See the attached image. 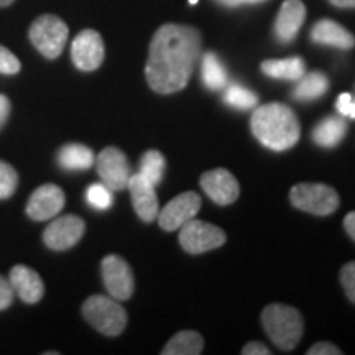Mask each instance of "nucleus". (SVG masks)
Listing matches in <instances>:
<instances>
[{"mask_svg": "<svg viewBox=\"0 0 355 355\" xmlns=\"http://www.w3.org/2000/svg\"><path fill=\"white\" fill-rule=\"evenodd\" d=\"M329 2L339 8H355V0H329Z\"/></svg>", "mask_w": 355, "mask_h": 355, "instance_id": "38", "label": "nucleus"}, {"mask_svg": "<svg viewBox=\"0 0 355 355\" xmlns=\"http://www.w3.org/2000/svg\"><path fill=\"white\" fill-rule=\"evenodd\" d=\"M58 163L63 170L83 171L92 168L96 163L94 152L83 144H68L58 152Z\"/></svg>", "mask_w": 355, "mask_h": 355, "instance_id": "20", "label": "nucleus"}, {"mask_svg": "<svg viewBox=\"0 0 355 355\" xmlns=\"http://www.w3.org/2000/svg\"><path fill=\"white\" fill-rule=\"evenodd\" d=\"M222 91H224V102L232 109L252 110L259 105V96L242 84H227Z\"/></svg>", "mask_w": 355, "mask_h": 355, "instance_id": "25", "label": "nucleus"}, {"mask_svg": "<svg viewBox=\"0 0 355 355\" xmlns=\"http://www.w3.org/2000/svg\"><path fill=\"white\" fill-rule=\"evenodd\" d=\"M189 3H191V6H196L198 0H189Z\"/></svg>", "mask_w": 355, "mask_h": 355, "instance_id": "40", "label": "nucleus"}, {"mask_svg": "<svg viewBox=\"0 0 355 355\" xmlns=\"http://www.w3.org/2000/svg\"><path fill=\"white\" fill-rule=\"evenodd\" d=\"M165 170L166 159L158 150H148V152H145L144 157L140 158L139 173L145 178V180H148L155 188L163 181Z\"/></svg>", "mask_w": 355, "mask_h": 355, "instance_id": "26", "label": "nucleus"}, {"mask_svg": "<svg viewBox=\"0 0 355 355\" xmlns=\"http://www.w3.org/2000/svg\"><path fill=\"white\" fill-rule=\"evenodd\" d=\"M86 201L97 211H107L114 202L112 189H109L104 183L91 184L86 191Z\"/></svg>", "mask_w": 355, "mask_h": 355, "instance_id": "27", "label": "nucleus"}, {"mask_svg": "<svg viewBox=\"0 0 355 355\" xmlns=\"http://www.w3.org/2000/svg\"><path fill=\"white\" fill-rule=\"evenodd\" d=\"M216 2L224 7L235 8L241 6H254V3H261V2H266V0H216Z\"/></svg>", "mask_w": 355, "mask_h": 355, "instance_id": "36", "label": "nucleus"}, {"mask_svg": "<svg viewBox=\"0 0 355 355\" xmlns=\"http://www.w3.org/2000/svg\"><path fill=\"white\" fill-rule=\"evenodd\" d=\"M96 168L102 183L112 191L127 189L130 176L133 175L125 153L115 146H107L97 155Z\"/></svg>", "mask_w": 355, "mask_h": 355, "instance_id": "8", "label": "nucleus"}, {"mask_svg": "<svg viewBox=\"0 0 355 355\" xmlns=\"http://www.w3.org/2000/svg\"><path fill=\"white\" fill-rule=\"evenodd\" d=\"M201 79L209 91H222L229 84V74L216 53H204L201 56Z\"/></svg>", "mask_w": 355, "mask_h": 355, "instance_id": "23", "label": "nucleus"}, {"mask_svg": "<svg viewBox=\"0 0 355 355\" xmlns=\"http://www.w3.org/2000/svg\"><path fill=\"white\" fill-rule=\"evenodd\" d=\"M102 282L105 290L117 301H125L133 295L135 279H133L132 268L122 257L107 255L101 263Z\"/></svg>", "mask_w": 355, "mask_h": 355, "instance_id": "9", "label": "nucleus"}, {"mask_svg": "<svg viewBox=\"0 0 355 355\" xmlns=\"http://www.w3.org/2000/svg\"><path fill=\"white\" fill-rule=\"evenodd\" d=\"M261 71L268 78L283 79V81H298L306 73L303 58L291 56L285 60H266L261 63Z\"/></svg>", "mask_w": 355, "mask_h": 355, "instance_id": "22", "label": "nucleus"}, {"mask_svg": "<svg viewBox=\"0 0 355 355\" xmlns=\"http://www.w3.org/2000/svg\"><path fill=\"white\" fill-rule=\"evenodd\" d=\"M227 241V235L217 225L199 219H191L180 229V243L191 255L219 248Z\"/></svg>", "mask_w": 355, "mask_h": 355, "instance_id": "7", "label": "nucleus"}, {"mask_svg": "<svg viewBox=\"0 0 355 355\" xmlns=\"http://www.w3.org/2000/svg\"><path fill=\"white\" fill-rule=\"evenodd\" d=\"M340 283L345 291V296L355 304V261H349L340 270Z\"/></svg>", "mask_w": 355, "mask_h": 355, "instance_id": "30", "label": "nucleus"}, {"mask_svg": "<svg viewBox=\"0 0 355 355\" xmlns=\"http://www.w3.org/2000/svg\"><path fill=\"white\" fill-rule=\"evenodd\" d=\"M344 229H345V232L349 234V237L355 242V211L349 212V214L345 216Z\"/></svg>", "mask_w": 355, "mask_h": 355, "instance_id": "37", "label": "nucleus"}, {"mask_svg": "<svg viewBox=\"0 0 355 355\" xmlns=\"http://www.w3.org/2000/svg\"><path fill=\"white\" fill-rule=\"evenodd\" d=\"M349 125L343 115H327L313 128V141L322 148H334L347 135Z\"/></svg>", "mask_w": 355, "mask_h": 355, "instance_id": "19", "label": "nucleus"}, {"mask_svg": "<svg viewBox=\"0 0 355 355\" xmlns=\"http://www.w3.org/2000/svg\"><path fill=\"white\" fill-rule=\"evenodd\" d=\"M306 20V7L301 0H285L275 21V35L279 43H291L298 37Z\"/></svg>", "mask_w": 355, "mask_h": 355, "instance_id": "17", "label": "nucleus"}, {"mask_svg": "<svg viewBox=\"0 0 355 355\" xmlns=\"http://www.w3.org/2000/svg\"><path fill=\"white\" fill-rule=\"evenodd\" d=\"M204 349L202 336L196 331H181L173 336L165 349L163 355H199Z\"/></svg>", "mask_w": 355, "mask_h": 355, "instance_id": "24", "label": "nucleus"}, {"mask_svg": "<svg viewBox=\"0 0 355 355\" xmlns=\"http://www.w3.org/2000/svg\"><path fill=\"white\" fill-rule=\"evenodd\" d=\"M8 282L19 298L26 304H35L42 301L44 295V285L40 275L26 265H15L10 270Z\"/></svg>", "mask_w": 355, "mask_h": 355, "instance_id": "16", "label": "nucleus"}, {"mask_svg": "<svg viewBox=\"0 0 355 355\" xmlns=\"http://www.w3.org/2000/svg\"><path fill=\"white\" fill-rule=\"evenodd\" d=\"M243 355H270L272 350L266 347L265 344L259 343V340H254V343H248L245 347L242 349Z\"/></svg>", "mask_w": 355, "mask_h": 355, "instance_id": "34", "label": "nucleus"}, {"mask_svg": "<svg viewBox=\"0 0 355 355\" xmlns=\"http://www.w3.org/2000/svg\"><path fill=\"white\" fill-rule=\"evenodd\" d=\"M250 128L255 139L273 152L293 148L298 144L301 135V125L296 114L279 102L255 107Z\"/></svg>", "mask_w": 355, "mask_h": 355, "instance_id": "2", "label": "nucleus"}, {"mask_svg": "<svg viewBox=\"0 0 355 355\" xmlns=\"http://www.w3.org/2000/svg\"><path fill=\"white\" fill-rule=\"evenodd\" d=\"M290 201L298 209L314 216H329L339 207V194L322 183H301L293 186Z\"/></svg>", "mask_w": 355, "mask_h": 355, "instance_id": "6", "label": "nucleus"}, {"mask_svg": "<svg viewBox=\"0 0 355 355\" xmlns=\"http://www.w3.org/2000/svg\"><path fill=\"white\" fill-rule=\"evenodd\" d=\"M340 354H343V350L336 347V345L331 343L314 344L313 347L308 350V355H340Z\"/></svg>", "mask_w": 355, "mask_h": 355, "instance_id": "33", "label": "nucleus"}, {"mask_svg": "<svg viewBox=\"0 0 355 355\" xmlns=\"http://www.w3.org/2000/svg\"><path fill=\"white\" fill-rule=\"evenodd\" d=\"M13 2H15V0H0V7H8L12 6Z\"/></svg>", "mask_w": 355, "mask_h": 355, "instance_id": "39", "label": "nucleus"}, {"mask_svg": "<svg viewBox=\"0 0 355 355\" xmlns=\"http://www.w3.org/2000/svg\"><path fill=\"white\" fill-rule=\"evenodd\" d=\"M30 42L46 60H56L66 46L69 28L60 17L42 15L33 21L28 32Z\"/></svg>", "mask_w": 355, "mask_h": 355, "instance_id": "5", "label": "nucleus"}, {"mask_svg": "<svg viewBox=\"0 0 355 355\" xmlns=\"http://www.w3.org/2000/svg\"><path fill=\"white\" fill-rule=\"evenodd\" d=\"M10 112H12L10 101H8L7 96L0 94V130H2L3 125L7 123L8 117H10Z\"/></svg>", "mask_w": 355, "mask_h": 355, "instance_id": "35", "label": "nucleus"}, {"mask_svg": "<svg viewBox=\"0 0 355 355\" xmlns=\"http://www.w3.org/2000/svg\"><path fill=\"white\" fill-rule=\"evenodd\" d=\"M13 303V288L7 278L0 277V311L10 308Z\"/></svg>", "mask_w": 355, "mask_h": 355, "instance_id": "32", "label": "nucleus"}, {"mask_svg": "<svg viewBox=\"0 0 355 355\" xmlns=\"http://www.w3.org/2000/svg\"><path fill=\"white\" fill-rule=\"evenodd\" d=\"M17 186H19V173L7 162L0 159V199L12 198Z\"/></svg>", "mask_w": 355, "mask_h": 355, "instance_id": "28", "label": "nucleus"}, {"mask_svg": "<svg viewBox=\"0 0 355 355\" xmlns=\"http://www.w3.org/2000/svg\"><path fill=\"white\" fill-rule=\"evenodd\" d=\"M83 316L101 334L115 337L127 326V313L112 296H89L83 304Z\"/></svg>", "mask_w": 355, "mask_h": 355, "instance_id": "4", "label": "nucleus"}, {"mask_svg": "<svg viewBox=\"0 0 355 355\" xmlns=\"http://www.w3.org/2000/svg\"><path fill=\"white\" fill-rule=\"evenodd\" d=\"M199 183H201L204 193L219 206H227V204L235 202L241 194L239 181L235 180L232 173L224 170V168L206 171L199 178Z\"/></svg>", "mask_w": 355, "mask_h": 355, "instance_id": "14", "label": "nucleus"}, {"mask_svg": "<svg viewBox=\"0 0 355 355\" xmlns=\"http://www.w3.org/2000/svg\"><path fill=\"white\" fill-rule=\"evenodd\" d=\"M127 189L130 191L132 204L137 216L144 222H153L157 219L159 207L155 186L148 180H145L140 173H135L130 176Z\"/></svg>", "mask_w": 355, "mask_h": 355, "instance_id": "15", "label": "nucleus"}, {"mask_svg": "<svg viewBox=\"0 0 355 355\" xmlns=\"http://www.w3.org/2000/svg\"><path fill=\"white\" fill-rule=\"evenodd\" d=\"M336 109L343 117L355 119V97L349 92L340 94L336 101Z\"/></svg>", "mask_w": 355, "mask_h": 355, "instance_id": "31", "label": "nucleus"}, {"mask_svg": "<svg viewBox=\"0 0 355 355\" xmlns=\"http://www.w3.org/2000/svg\"><path fill=\"white\" fill-rule=\"evenodd\" d=\"M21 69L20 60L10 50L0 44V73L2 74H17Z\"/></svg>", "mask_w": 355, "mask_h": 355, "instance_id": "29", "label": "nucleus"}, {"mask_svg": "<svg viewBox=\"0 0 355 355\" xmlns=\"http://www.w3.org/2000/svg\"><path fill=\"white\" fill-rule=\"evenodd\" d=\"M199 209H201V196L198 193L186 191V193L178 194L158 212L157 219L159 227L166 232L180 230L186 222L196 217Z\"/></svg>", "mask_w": 355, "mask_h": 355, "instance_id": "10", "label": "nucleus"}, {"mask_svg": "<svg viewBox=\"0 0 355 355\" xmlns=\"http://www.w3.org/2000/svg\"><path fill=\"white\" fill-rule=\"evenodd\" d=\"M66 196L63 189L56 184H43L37 188L26 202V216L33 220L53 219L63 211Z\"/></svg>", "mask_w": 355, "mask_h": 355, "instance_id": "13", "label": "nucleus"}, {"mask_svg": "<svg viewBox=\"0 0 355 355\" xmlns=\"http://www.w3.org/2000/svg\"><path fill=\"white\" fill-rule=\"evenodd\" d=\"M329 89V78L321 71H311V73H304L293 89L291 96L296 101H316L319 97H322Z\"/></svg>", "mask_w": 355, "mask_h": 355, "instance_id": "21", "label": "nucleus"}, {"mask_svg": "<svg viewBox=\"0 0 355 355\" xmlns=\"http://www.w3.org/2000/svg\"><path fill=\"white\" fill-rule=\"evenodd\" d=\"M311 40L318 44L339 48V50H352L355 46L354 35L343 25L329 19H322L314 24L311 28Z\"/></svg>", "mask_w": 355, "mask_h": 355, "instance_id": "18", "label": "nucleus"}, {"mask_svg": "<svg viewBox=\"0 0 355 355\" xmlns=\"http://www.w3.org/2000/svg\"><path fill=\"white\" fill-rule=\"evenodd\" d=\"M105 48L102 37L96 30H83L71 44V60L79 71L91 73L102 64Z\"/></svg>", "mask_w": 355, "mask_h": 355, "instance_id": "12", "label": "nucleus"}, {"mask_svg": "<svg viewBox=\"0 0 355 355\" xmlns=\"http://www.w3.org/2000/svg\"><path fill=\"white\" fill-rule=\"evenodd\" d=\"M201 33L194 26H159L150 43L145 66L148 86L158 94H173L184 89L201 60Z\"/></svg>", "mask_w": 355, "mask_h": 355, "instance_id": "1", "label": "nucleus"}, {"mask_svg": "<svg viewBox=\"0 0 355 355\" xmlns=\"http://www.w3.org/2000/svg\"><path fill=\"white\" fill-rule=\"evenodd\" d=\"M84 230H86V224H84L81 217L74 214L56 217V219L44 229L43 242L44 245L51 248V250H68V248L74 247L79 241H81Z\"/></svg>", "mask_w": 355, "mask_h": 355, "instance_id": "11", "label": "nucleus"}, {"mask_svg": "<svg viewBox=\"0 0 355 355\" xmlns=\"http://www.w3.org/2000/svg\"><path fill=\"white\" fill-rule=\"evenodd\" d=\"M261 324L272 343L282 350H291L303 337L304 322L298 309L286 304H270L261 313Z\"/></svg>", "mask_w": 355, "mask_h": 355, "instance_id": "3", "label": "nucleus"}]
</instances>
